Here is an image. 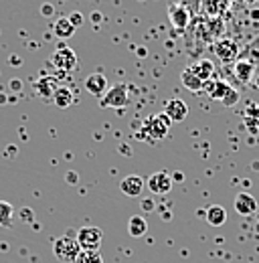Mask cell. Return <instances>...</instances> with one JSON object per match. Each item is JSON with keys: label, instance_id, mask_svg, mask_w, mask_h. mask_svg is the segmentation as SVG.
I'll list each match as a JSON object with an SVG mask.
<instances>
[{"label": "cell", "instance_id": "cell-1", "mask_svg": "<svg viewBox=\"0 0 259 263\" xmlns=\"http://www.w3.org/2000/svg\"><path fill=\"white\" fill-rule=\"evenodd\" d=\"M53 251H55V257L61 263H75V259L79 257L81 253V247L77 243V239L69 237V235H63L55 241L53 245Z\"/></svg>", "mask_w": 259, "mask_h": 263}, {"label": "cell", "instance_id": "cell-2", "mask_svg": "<svg viewBox=\"0 0 259 263\" xmlns=\"http://www.w3.org/2000/svg\"><path fill=\"white\" fill-rule=\"evenodd\" d=\"M130 103V93L126 83H118L114 87H109L105 91V96L99 99L101 107H114V109H122Z\"/></svg>", "mask_w": 259, "mask_h": 263}, {"label": "cell", "instance_id": "cell-3", "mask_svg": "<svg viewBox=\"0 0 259 263\" xmlns=\"http://www.w3.org/2000/svg\"><path fill=\"white\" fill-rule=\"evenodd\" d=\"M51 65L59 71H65V73H71L73 69H77V55L71 47L67 45H59L55 49V53L51 55Z\"/></svg>", "mask_w": 259, "mask_h": 263}, {"label": "cell", "instance_id": "cell-4", "mask_svg": "<svg viewBox=\"0 0 259 263\" xmlns=\"http://www.w3.org/2000/svg\"><path fill=\"white\" fill-rule=\"evenodd\" d=\"M75 239H77L81 251H99V247L103 243V233L97 227H83L77 231Z\"/></svg>", "mask_w": 259, "mask_h": 263}, {"label": "cell", "instance_id": "cell-5", "mask_svg": "<svg viewBox=\"0 0 259 263\" xmlns=\"http://www.w3.org/2000/svg\"><path fill=\"white\" fill-rule=\"evenodd\" d=\"M213 53H215V57L221 61V63H235L237 59H239V45L235 43V41H231V39H219L215 45H213Z\"/></svg>", "mask_w": 259, "mask_h": 263}, {"label": "cell", "instance_id": "cell-6", "mask_svg": "<svg viewBox=\"0 0 259 263\" xmlns=\"http://www.w3.org/2000/svg\"><path fill=\"white\" fill-rule=\"evenodd\" d=\"M170 126L172 122L164 114H156V116H150L148 122H144V134H148L150 140H160L168 134Z\"/></svg>", "mask_w": 259, "mask_h": 263}, {"label": "cell", "instance_id": "cell-7", "mask_svg": "<svg viewBox=\"0 0 259 263\" xmlns=\"http://www.w3.org/2000/svg\"><path fill=\"white\" fill-rule=\"evenodd\" d=\"M168 18H170V25L174 27V31H178V33H187L193 23V14L180 4L168 6Z\"/></svg>", "mask_w": 259, "mask_h": 263}, {"label": "cell", "instance_id": "cell-8", "mask_svg": "<svg viewBox=\"0 0 259 263\" xmlns=\"http://www.w3.org/2000/svg\"><path fill=\"white\" fill-rule=\"evenodd\" d=\"M146 186H148V191H150L152 195H168V193L172 191V178H170V174L164 172V170H162V172H154V174L148 176Z\"/></svg>", "mask_w": 259, "mask_h": 263}, {"label": "cell", "instance_id": "cell-9", "mask_svg": "<svg viewBox=\"0 0 259 263\" xmlns=\"http://www.w3.org/2000/svg\"><path fill=\"white\" fill-rule=\"evenodd\" d=\"M172 124L174 122H182L189 116V105L182 101L180 98H172L164 103V111H162Z\"/></svg>", "mask_w": 259, "mask_h": 263}, {"label": "cell", "instance_id": "cell-10", "mask_svg": "<svg viewBox=\"0 0 259 263\" xmlns=\"http://www.w3.org/2000/svg\"><path fill=\"white\" fill-rule=\"evenodd\" d=\"M233 73H235L239 83H251L255 79V75H257V67H255V63L251 59H243L241 57V59L235 61Z\"/></svg>", "mask_w": 259, "mask_h": 263}, {"label": "cell", "instance_id": "cell-11", "mask_svg": "<svg viewBox=\"0 0 259 263\" xmlns=\"http://www.w3.org/2000/svg\"><path fill=\"white\" fill-rule=\"evenodd\" d=\"M229 6H231V0H202L200 16L202 18H221Z\"/></svg>", "mask_w": 259, "mask_h": 263}, {"label": "cell", "instance_id": "cell-12", "mask_svg": "<svg viewBox=\"0 0 259 263\" xmlns=\"http://www.w3.org/2000/svg\"><path fill=\"white\" fill-rule=\"evenodd\" d=\"M233 87L223 81V79H209V81H205V85H202V91L209 96L211 99H217V101H223L227 98V93L231 91Z\"/></svg>", "mask_w": 259, "mask_h": 263}, {"label": "cell", "instance_id": "cell-13", "mask_svg": "<svg viewBox=\"0 0 259 263\" xmlns=\"http://www.w3.org/2000/svg\"><path fill=\"white\" fill-rule=\"evenodd\" d=\"M85 89H87V93H91V96L101 99L105 96V91L109 89L107 87V77L103 73H91V75H87L85 77Z\"/></svg>", "mask_w": 259, "mask_h": 263}, {"label": "cell", "instance_id": "cell-14", "mask_svg": "<svg viewBox=\"0 0 259 263\" xmlns=\"http://www.w3.org/2000/svg\"><path fill=\"white\" fill-rule=\"evenodd\" d=\"M144 186H146V182H144V178L138 176V174H130V176H126V178L120 182V191L130 198L140 197V195L144 193Z\"/></svg>", "mask_w": 259, "mask_h": 263}, {"label": "cell", "instance_id": "cell-15", "mask_svg": "<svg viewBox=\"0 0 259 263\" xmlns=\"http://www.w3.org/2000/svg\"><path fill=\"white\" fill-rule=\"evenodd\" d=\"M235 211L239 213V215H243V217H249V215H253L255 211H257V200L251 197L249 193H239L237 197H235Z\"/></svg>", "mask_w": 259, "mask_h": 263}, {"label": "cell", "instance_id": "cell-16", "mask_svg": "<svg viewBox=\"0 0 259 263\" xmlns=\"http://www.w3.org/2000/svg\"><path fill=\"white\" fill-rule=\"evenodd\" d=\"M189 69L193 71L196 77H200L202 81H209L213 79V73H215V65L211 59H200V61H194L193 65H189Z\"/></svg>", "mask_w": 259, "mask_h": 263}, {"label": "cell", "instance_id": "cell-17", "mask_svg": "<svg viewBox=\"0 0 259 263\" xmlns=\"http://www.w3.org/2000/svg\"><path fill=\"white\" fill-rule=\"evenodd\" d=\"M205 217H207V223H209L211 227H221L227 221V211L221 204H211V206L207 209Z\"/></svg>", "mask_w": 259, "mask_h": 263}, {"label": "cell", "instance_id": "cell-18", "mask_svg": "<svg viewBox=\"0 0 259 263\" xmlns=\"http://www.w3.org/2000/svg\"><path fill=\"white\" fill-rule=\"evenodd\" d=\"M75 27H73V23L67 18V16H61V18H57L55 21V25H53V33L55 36H59L61 41H67V39H71L73 34H75Z\"/></svg>", "mask_w": 259, "mask_h": 263}, {"label": "cell", "instance_id": "cell-19", "mask_svg": "<svg viewBox=\"0 0 259 263\" xmlns=\"http://www.w3.org/2000/svg\"><path fill=\"white\" fill-rule=\"evenodd\" d=\"M180 81H182V85H184L189 91H193V93L202 91V85H205V81H202L200 77H196V75H194L189 67H187V69L180 73Z\"/></svg>", "mask_w": 259, "mask_h": 263}, {"label": "cell", "instance_id": "cell-20", "mask_svg": "<svg viewBox=\"0 0 259 263\" xmlns=\"http://www.w3.org/2000/svg\"><path fill=\"white\" fill-rule=\"evenodd\" d=\"M146 231H148V223H146V219H144V217H140V215L130 217L128 233L132 235V237H144V235H146Z\"/></svg>", "mask_w": 259, "mask_h": 263}, {"label": "cell", "instance_id": "cell-21", "mask_svg": "<svg viewBox=\"0 0 259 263\" xmlns=\"http://www.w3.org/2000/svg\"><path fill=\"white\" fill-rule=\"evenodd\" d=\"M12 219H14V206L6 200H0V227L12 229Z\"/></svg>", "mask_w": 259, "mask_h": 263}, {"label": "cell", "instance_id": "cell-22", "mask_svg": "<svg viewBox=\"0 0 259 263\" xmlns=\"http://www.w3.org/2000/svg\"><path fill=\"white\" fill-rule=\"evenodd\" d=\"M59 109H67L71 103H73V93H71V89H67V87H57V91L53 93V99H51Z\"/></svg>", "mask_w": 259, "mask_h": 263}, {"label": "cell", "instance_id": "cell-23", "mask_svg": "<svg viewBox=\"0 0 259 263\" xmlns=\"http://www.w3.org/2000/svg\"><path fill=\"white\" fill-rule=\"evenodd\" d=\"M75 263H103V257L99 255V251H81Z\"/></svg>", "mask_w": 259, "mask_h": 263}, {"label": "cell", "instance_id": "cell-24", "mask_svg": "<svg viewBox=\"0 0 259 263\" xmlns=\"http://www.w3.org/2000/svg\"><path fill=\"white\" fill-rule=\"evenodd\" d=\"M200 2H202V0H180L178 4L184 6V8L193 14V18H196V16H200Z\"/></svg>", "mask_w": 259, "mask_h": 263}, {"label": "cell", "instance_id": "cell-25", "mask_svg": "<svg viewBox=\"0 0 259 263\" xmlns=\"http://www.w3.org/2000/svg\"><path fill=\"white\" fill-rule=\"evenodd\" d=\"M237 101H239V93H237L235 89H231V91L227 93V98L223 99V103H225V105H235Z\"/></svg>", "mask_w": 259, "mask_h": 263}, {"label": "cell", "instance_id": "cell-26", "mask_svg": "<svg viewBox=\"0 0 259 263\" xmlns=\"http://www.w3.org/2000/svg\"><path fill=\"white\" fill-rule=\"evenodd\" d=\"M67 18H69V21L73 23V27H75V29H77V27H79V25L83 23V16H81V12H77V10H75V12H71V14L67 16Z\"/></svg>", "mask_w": 259, "mask_h": 263}, {"label": "cell", "instance_id": "cell-27", "mask_svg": "<svg viewBox=\"0 0 259 263\" xmlns=\"http://www.w3.org/2000/svg\"><path fill=\"white\" fill-rule=\"evenodd\" d=\"M253 83H255V87H259V73L255 75V79H253Z\"/></svg>", "mask_w": 259, "mask_h": 263}, {"label": "cell", "instance_id": "cell-28", "mask_svg": "<svg viewBox=\"0 0 259 263\" xmlns=\"http://www.w3.org/2000/svg\"><path fill=\"white\" fill-rule=\"evenodd\" d=\"M249 2H255V0H249Z\"/></svg>", "mask_w": 259, "mask_h": 263}]
</instances>
